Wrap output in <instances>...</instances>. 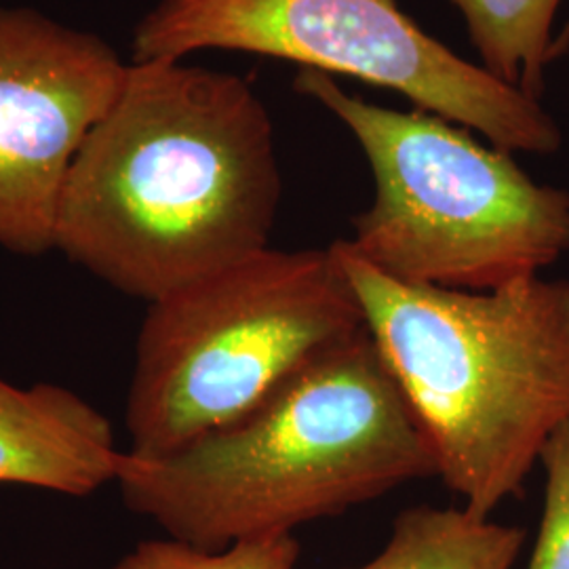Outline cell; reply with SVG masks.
<instances>
[{
	"label": "cell",
	"instance_id": "obj_9",
	"mask_svg": "<svg viewBox=\"0 0 569 569\" xmlns=\"http://www.w3.org/2000/svg\"><path fill=\"white\" fill-rule=\"evenodd\" d=\"M526 531L477 517L465 507L401 510L373 559L348 569H512Z\"/></svg>",
	"mask_w": 569,
	"mask_h": 569
},
{
	"label": "cell",
	"instance_id": "obj_8",
	"mask_svg": "<svg viewBox=\"0 0 569 569\" xmlns=\"http://www.w3.org/2000/svg\"><path fill=\"white\" fill-rule=\"evenodd\" d=\"M110 420L70 388L0 378V483L84 498L117 481Z\"/></svg>",
	"mask_w": 569,
	"mask_h": 569
},
{
	"label": "cell",
	"instance_id": "obj_4",
	"mask_svg": "<svg viewBox=\"0 0 569 569\" xmlns=\"http://www.w3.org/2000/svg\"><path fill=\"white\" fill-rule=\"evenodd\" d=\"M293 89L345 122L366 154L373 199L342 243L382 274L489 291L569 253V190L536 182L507 150L425 110L366 102L321 70H298Z\"/></svg>",
	"mask_w": 569,
	"mask_h": 569
},
{
	"label": "cell",
	"instance_id": "obj_2",
	"mask_svg": "<svg viewBox=\"0 0 569 569\" xmlns=\"http://www.w3.org/2000/svg\"><path fill=\"white\" fill-rule=\"evenodd\" d=\"M430 477L435 451L366 327L237 422L157 458L122 451L117 483L169 538L222 550Z\"/></svg>",
	"mask_w": 569,
	"mask_h": 569
},
{
	"label": "cell",
	"instance_id": "obj_6",
	"mask_svg": "<svg viewBox=\"0 0 569 569\" xmlns=\"http://www.w3.org/2000/svg\"><path fill=\"white\" fill-rule=\"evenodd\" d=\"M133 63L241 51L382 87L510 154H555L542 102L430 37L397 0H159L133 32Z\"/></svg>",
	"mask_w": 569,
	"mask_h": 569
},
{
	"label": "cell",
	"instance_id": "obj_12",
	"mask_svg": "<svg viewBox=\"0 0 569 569\" xmlns=\"http://www.w3.org/2000/svg\"><path fill=\"white\" fill-rule=\"evenodd\" d=\"M545 502L528 569H569V425L542 449Z\"/></svg>",
	"mask_w": 569,
	"mask_h": 569
},
{
	"label": "cell",
	"instance_id": "obj_5",
	"mask_svg": "<svg viewBox=\"0 0 569 569\" xmlns=\"http://www.w3.org/2000/svg\"><path fill=\"white\" fill-rule=\"evenodd\" d=\"M363 329L331 244L266 247L148 302L124 407L129 451L157 458L237 422Z\"/></svg>",
	"mask_w": 569,
	"mask_h": 569
},
{
	"label": "cell",
	"instance_id": "obj_7",
	"mask_svg": "<svg viewBox=\"0 0 569 569\" xmlns=\"http://www.w3.org/2000/svg\"><path fill=\"white\" fill-rule=\"evenodd\" d=\"M127 66L100 37L37 9L0 7V247L56 249L70 164L121 91Z\"/></svg>",
	"mask_w": 569,
	"mask_h": 569
},
{
	"label": "cell",
	"instance_id": "obj_13",
	"mask_svg": "<svg viewBox=\"0 0 569 569\" xmlns=\"http://www.w3.org/2000/svg\"><path fill=\"white\" fill-rule=\"evenodd\" d=\"M569 42V28H568V32H566V37H563V42H561V44H563V47H566V44H568Z\"/></svg>",
	"mask_w": 569,
	"mask_h": 569
},
{
	"label": "cell",
	"instance_id": "obj_10",
	"mask_svg": "<svg viewBox=\"0 0 569 569\" xmlns=\"http://www.w3.org/2000/svg\"><path fill=\"white\" fill-rule=\"evenodd\" d=\"M467 21L481 68L498 81L542 98L552 60V23L563 0H449Z\"/></svg>",
	"mask_w": 569,
	"mask_h": 569
},
{
	"label": "cell",
	"instance_id": "obj_11",
	"mask_svg": "<svg viewBox=\"0 0 569 569\" xmlns=\"http://www.w3.org/2000/svg\"><path fill=\"white\" fill-rule=\"evenodd\" d=\"M300 542L293 533L239 540L222 550H203L176 538L143 540L112 569H296Z\"/></svg>",
	"mask_w": 569,
	"mask_h": 569
},
{
	"label": "cell",
	"instance_id": "obj_3",
	"mask_svg": "<svg viewBox=\"0 0 569 569\" xmlns=\"http://www.w3.org/2000/svg\"><path fill=\"white\" fill-rule=\"evenodd\" d=\"M371 340L435 451L437 477L477 517L521 496L569 425V281L489 291L390 279L331 244Z\"/></svg>",
	"mask_w": 569,
	"mask_h": 569
},
{
	"label": "cell",
	"instance_id": "obj_1",
	"mask_svg": "<svg viewBox=\"0 0 569 569\" xmlns=\"http://www.w3.org/2000/svg\"><path fill=\"white\" fill-rule=\"evenodd\" d=\"M281 194L274 124L249 81L129 63L66 176L56 249L154 302L270 247Z\"/></svg>",
	"mask_w": 569,
	"mask_h": 569
}]
</instances>
